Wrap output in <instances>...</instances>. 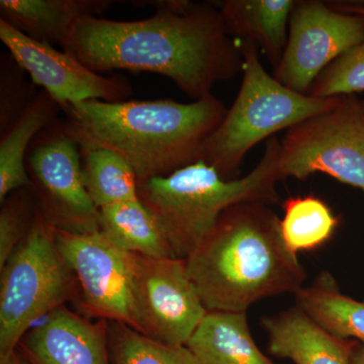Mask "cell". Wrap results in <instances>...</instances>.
Returning <instances> with one entry per match:
<instances>
[{"mask_svg": "<svg viewBox=\"0 0 364 364\" xmlns=\"http://www.w3.org/2000/svg\"><path fill=\"white\" fill-rule=\"evenodd\" d=\"M131 308L133 329L173 346H186L208 313L186 259L134 253Z\"/></svg>", "mask_w": 364, "mask_h": 364, "instance_id": "8", "label": "cell"}, {"mask_svg": "<svg viewBox=\"0 0 364 364\" xmlns=\"http://www.w3.org/2000/svg\"><path fill=\"white\" fill-rule=\"evenodd\" d=\"M83 182L98 208L138 200V179L123 157L105 148L79 146Z\"/></svg>", "mask_w": 364, "mask_h": 364, "instance_id": "21", "label": "cell"}, {"mask_svg": "<svg viewBox=\"0 0 364 364\" xmlns=\"http://www.w3.org/2000/svg\"><path fill=\"white\" fill-rule=\"evenodd\" d=\"M327 4L341 13L364 16V0H332Z\"/></svg>", "mask_w": 364, "mask_h": 364, "instance_id": "27", "label": "cell"}, {"mask_svg": "<svg viewBox=\"0 0 364 364\" xmlns=\"http://www.w3.org/2000/svg\"><path fill=\"white\" fill-rule=\"evenodd\" d=\"M147 2L156 13L143 20L82 18L63 51L97 74H160L193 100L243 71L240 42L228 33L218 7L186 0Z\"/></svg>", "mask_w": 364, "mask_h": 364, "instance_id": "1", "label": "cell"}, {"mask_svg": "<svg viewBox=\"0 0 364 364\" xmlns=\"http://www.w3.org/2000/svg\"><path fill=\"white\" fill-rule=\"evenodd\" d=\"M0 364H28L18 349L0 355Z\"/></svg>", "mask_w": 364, "mask_h": 364, "instance_id": "28", "label": "cell"}, {"mask_svg": "<svg viewBox=\"0 0 364 364\" xmlns=\"http://www.w3.org/2000/svg\"><path fill=\"white\" fill-rule=\"evenodd\" d=\"M361 105H363V109H364V100H361Z\"/></svg>", "mask_w": 364, "mask_h": 364, "instance_id": "30", "label": "cell"}, {"mask_svg": "<svg viewBox=\"0 0 364 364\" xmlns=\"http://www.w3.org/2000/svg\"><path fill=\"white\" fill-rule=\"evenodd\" d=\"M32 186L14 191L0 208V268L30 233L38 214Z\"/></svg>", "mask_w": 364, "mask_h": 364, "instance_id": "24", "label": "cell"}, {"mask_svg": "<svg viewBox=\"0 0 364 364\" xmlns=\"http://www.w3.org/2000/svg\"><path fill=\"white\" fill-rule=\"evenodd\" d=\"M0 77V133H4L21 116L37 95L26 82L23 69L13 57L1 61Z\"/></svg>", "mask_w": 364, "mask_h": 364, "instance_id": "26", "label": "cell"}, {"mask_svg": "<svg viewBox=\"0 0 364 364\" xmlns=\"http://www.w3.org/2000/svg\"><path fill=\"white\" fill-rule=\"evenodd\" d=\"M186 347L200 364H275L254 341L247 313L208 312Z\"/></svg>", "mask_w": 364, "mask_h": 364, "instance_id": "17", "label": "cell"}, {"mask_svg": "<svg viewBox=\"0 0 364 364\" xmlns=\"http://www.w3.org/2000/svg\"><path fill=\"white\" fill-rule=\"evenodd\" d=\"M282 208V237L287 247L296 254L320 247L331 238L339 224L331 208L314 196L287 198Z\"/></svg>", "mask_w": 364, "mask_h": 364, "instance_id": "22", "label": "cell"}, {"mask_svg": "<svg viewBox=\"0 0 364 364\" xmlns=\"http://www.w3.org/2000/svg\"><path fill=\"white\" fill-rule=\"evenodd\" d=\"M280 141L267 140L260 161L241 178L226 181L200 160L168 176L138 183L139 198L154 217L174 257L186 259L231 205L279 203Z\"/></svg>", "mask_w": 364, "mask_h": 364, "instance_id": "4", "label": "cell"}, {"mask_svg": "<svg viewBox=\"0 0 364 364\" xmlns=\"http://www.w3.org/2000/svg\"><path fill=\"white\" fill-rule=\"evenodd\" d=\"M109 0H1L0 20L40 42L63 46L76 25L105 13Z\"/></svg>", "mask_w": 364, "mask_h": 364, "instance_id": "15", "label": "cell"}, {"mask_svg": "<svg viewBox=\"0 0 364 364\" xmlns=\"http://www.w3.org/2000/svg\"><path fill=\"white\" fill-rule=\"evenodd\" d=\"M364 91V40L332 62L309 91L315 97L355 95Z\"/></svg>", "mask_w": 364, "mask_h": 364, "instance_id": "25", "label": "cell"}, {"mask_svg": "<svg viewBox=\"0 0 364 364\" xmlns=\"http://www.w3.org/2000/svg\"><path fill=\"white\" fill-rule=\"evenodd\" d=\"M0 40L33 85L42 86L61 109L86 100L124 102L131 95V85L126 79L104 77L86 68L69 53L33 40L1 20Z\"/></svg>", "mask_w": 364, "mask_h": 364, "instance_id": "12", "label": "cell"}, {"mask_svg": "<svg viewBox=\"0 0 364 364\" xmlns=\"http://www.w3.org/2000/svg\"><path fill=\"white\" fill-rule=\"evenodd\" d=\"M282 178L316 173L364 191V109L356 95H342L329 111L305 119L280 141Z\"/></svg>", "mask_w": 364, "mask_h": 364, "instance_id": "7", "label": "cell"}, {"mask_svg": "<svg viewBox=\"0 0 364 364\" xmlns=\"http://www.w3.org/2000/svg\"><path fill=\"white\" fill-rule=\"evenodd\" d=\"M352 364H364V343L358 341L352 352Z\"/></svg>", "mask_w": 364, "mask_h": 364, "instance_id": "29", "label": "cell"}, {"mask_svg": "<svg viewBox=\"0 0 364 364\" xmlns=\"http://www.w3.org/2000/svg\"><path fill=\"white\" fill-rule=\"evenodd\" d=\"M268 350L294 364H352L358 341L340 338L321 327L299 306L262 318Z\"/></svg>", "mask_w": 364, "mask_h": 364, "instance_id": "14", "label": "cell"}, {"mask_svg": "<svg viewBox=\"0 0 364 364\" xmlns=\"http://www.w3.org/2000/svg\"><path fill=\"white\" fill-rule=\"evenodd\" d=\"M16 349L28 364H112L109 321L62 306L31 328Z\"/></svg>", "mask_w": 364, "mask_h": 364, "instance_id": "13", "label": "cell"}, {"mask_svg": "<svg viewBox=\"0 0 364 364\" xmlns=\"http://www.w3.org/2000/svg\"><path fill=\"white\" fill-rule=\"evenodd\" d=\"M294 0H225L218 6L228 33L259 48L277 68L289 39Z\"/></svg>", "mask_w": 364, "mask_h": 364, "instance_id": "16", "label": "cell"}, {"mask_svg": "<svg viewBox=\"0 0 364 364\" xmlns=\"http://www.w3.org/2000/svg\"><path fill=\"white\" fill-rule=\"evenodd\" d=\"M79 294L55 229L38 210L30 233L0 268V355L16 350L36 320L75 305Z\"/></svg>", "mask_w": 364, "mask_h": 364, "instance_id": "6", "label": "cell"}, {"mask_svg": "<svg viewBox=\"0 0 364 364\" xmlns=\"http://www.w3.org/2000/svg\"><path fill=\"white\" fill-rule=\"evenodd\" d=\"M100 232L126 252L153 258L174 257L154 217L140 198L100 208Z\"/></svg>", "mask_w": 364, "mask_h": 364, "instance_id": "20", "label": "cell"}, {"mask_svg": "<svg viewBox=\"0 0 364 364\" xmlns=\"http://www.w3.org/2000/svg\"><path fill=\"white\" fill-rule=\"evenodd\" d=\"M364 40V16L341 13L327 1L296 2L289 39L273 77L289 90L308 95L332 62Z\"/></svg>", "mask_w": 364, "mask_h": 364, "instance_id": "10", "label": "cell"}, {"mask_svg": "<svg viewBox=\"0 0 364 364\" xmlns=\"http://www.w3.org/2000/svg\"><path fill=\"white\" fill-rule=\"evenodd\" d=\"M294 296L296 306L328 332L364 343V301L342 294L331 273H318Z\"/></svg>", "mask_w": 364, "mask_h": 364, "instance_id": "19", "label": "cell"}, {"mask_svg": "<svg viewBox=\"0 0 364 364\" xmlns=\"http://www.w3.org/2000/svg\"><path fill=\"white\" fill-rule=\"evenodd\" d=\"M61 107L46 91L37 95L0 139V203L18 189L32 186L26 160L41 132L57 121Z\"/></svg>", "mask_w": 364, "mask_h": 364, "instance_id": "18", "label": "cell"}, {"mask_svg": "<svg viewBox=\"0 0 364 364\" xmlns=\"http://www.w3.org/2000/svg\"><path fill=\"white\" fill-rule=\"evenodd\" d=\"M114 364H200L186 346L162 343L121 322H109Z\"/></svg>", "mask_w": 364, "mask_h": 364, "instance_id": "23", "label": "cell"}, {"mask_svg": "<svg viewBox=\"0 0 364 364\" xmlns=\"http://www.w3.org/2000/svg\"><path fill=\"white\" fill-rule=\"evenodd\" d=\"M26 165L38 208L50 226L71 234L100 231V208L83 182L78 144L62 121L36 136Z\"/></svg>", "mask_w": 364, "mask_h": 364, "instance_id": "9", "label": "cell"}, {"mask_svg": "<svg viewBox=\"0 0 364 364\" xmlns=\"http://www.w3.org/2000/svg\"><path fill=\"white\" fill-rule=\"evenodd\" d=\"M227 111L213 93L189 104L92 100L64 107L62 124L78 146L105 148L123 157L141 183L202 160L205 142Z\"/></svg>", "mask_w": 364, "mask_h": 364, "instance_id": "2", "label": "cell"}, {"mask_svg": "<svg viewBox=\"0 0 364 364\" xmlns=\"http://www.w3.org/2000/svg\"><path fill=\"white\" fill-rule=\"evenodd\" d=\"M239 42L244 57L241 87L221 124L205 142L202 157L226 181L237 179L244 158L256 145L329 111L341 100L289 90L265 70L253 43Z\"/></svg>", "mask_w": 364, "mask_h": 364, "instance_id": "5", "label": "cell"}, {"mask_svg": "<svg viewBox=\"0 0 364 364\" xmlns=\"http://www.w3.org/2000/svg\"><path fill=\"white\" fill-rule=\"evenodd\" d=\"M272 205L241 203L222 213L186 259L208 312L247 313L261 299L296 294L306 279Z\"/></svg>", "mask_w": 364, "mask_h": 364, "instance_id": "3", "label": "cell"}, {"mask_svg": "<svg viewBox=\"0 0 364 364\" xmlns=\"http://www.w3.org/2000/svg\"><path fill=\"white\" fill-rule=\"evenodd\" d=\"M60 250L77 277L76 312L92 320L133 328L131 284L133 253L117 248L102 232L71 234L55 230Z\"/></svg>", "mask_w": 364, "mask_h": 364, "instance_id": "11", "label": "cell"}]
</instances>
